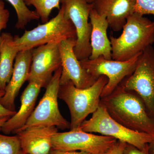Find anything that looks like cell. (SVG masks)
<instances>
[{
  "mask_svg": "<svg viewBox=\"0 0 154 154\" xmlns=\"http://www.w3.org/2000/svg\"><path fill=\"white\" fill-rule=\"evenodd\" d=\"M100 103L110 116L122 125L134 131L154 135V119L134 92L119 85L111 94L101 98Z\"/></svg>",
  "mask_w": 154,
  "mask_h": 154,
  "instance_id": "cell-1",
  "label": "cell"
},
{
  "mask_svg": "<svg viewBox=\"0 0 154 154\" xmlns=\"http://www.w3.org/2000/svg\"><path fill=\"white\" fill-rule=\"evenodd\" d=\"M119 37L110 36L112 59L124 61L154 43V22L134 13L127 19Z\"/></svg>",
  "mask_w": 154,
  "mask_h": 154,
  "instance_id": "cell-2",
  "label": "cell"
},
{
  "mask_svg": "<svg viewBox=\"0 0 154 154\" xmlns=\"http://www.w3.org/2000/svg\"><path fill=\"white\" fill-rule=\"evenodd\" d=\"M108 81L107 77L100 76L92 86L84 89L76 88L71 81L60 85L58 98L69 110L70 130L79 127L88 116L99 108L102 91Z\"/></svg>",
  "mask_w": 154,
  "mask_h": 154,
  "instance_id": "cell-3",
  "label": "cell"
},
{
  "mask_svg": "<svg viewBox=\"0 0 154 154\" xmlns=\"http://www.w3.org/2000/svg\"><path fill=\"white\" fill-rule=\"evenodd\" d=\"M70 38L77 39L76 31L71 20L65 17L61 7L57 15L48 22L32 30H25L21 37L14 36V43L20 51Z\"/></svg>",
  "mask_w": 154,
  "mask_h": 154,
  "instance_id": "cell-4",
  "label": "cell"
},
{
  "mask_svg": "<svg viewBox=\"0 0 154 154\" xmlns=\"http://www.w3.org/2000/svg\"><path fill=\"white\" fill-rule=\"evenodd\" d=\"M77 128L85 132L113 137L140 149L149 143L153 138L152 135L134 131L122 125L110 116L101 103L92 117L85 120Z\"/></svg>",
  "mask_w": 154,
  "mask_h": 154,
  "instance_id": "cell-5",
  "label": "cell"
},
{
  "mask_svg": "<svg viewBox=\"0 0 154 154\" xmlns=\"http://www.w3.org/2000/svg\"><path fill=\"white\" fill-rule=\"evenodd\" d=\"M61 72V66L54 74L45 88L43 97L26 124L18 131L31 127L38 126H55L63 130L70 128V123L61 114L58 102Z\"/></svg>",
  "mask_w": 154,
  "mask_h": 154,
  "instance_id": "cell-6",
  "label": "cell"
},
{
  "mask_svg": "<svg viewBox=\"0 0 154 154\" xmlns=\"http://www.w3.org/2000/svg\"><path fill=\"white\" fill-rule=\"evenodd\" d=\"M120 85L139 96L149 115L154 119V49L152 45L143 51L133 72Z\"/></svg>",
  "mask_w": 154,
  "mask_h": 154,
  "instance_id": "cell-7",
  "label": "cell"
},
{
  "mask_svg": "<svg viewBox=\"0 0 154 154\" xmlns=\"http://www.w3.org/2000/svg\"><path fill=\"white\" fill-rule=\"evenodd\" d=\"M142 52L124 61L107 60L100 56L94 60L86 59L80 61V62L86 71L95 79H98L102 75H105L108 79V82L101 94L102 98L111 94L125 79L133 72Z\"/></svg>",
  "mask_w": 154,
  "mask_h": 154,
  "instance_id": "cell-8",
  "label": "cell"
},
{
  "mask_svg": "<svg viewBox=\"0 0 154 154\" xmlns=\"http://www.w3.org/2000/svg\"><path fill=\"white\" fill-rule=\"evenodd\" d=\"M64 15L70 19L76 31V43L74 48L76 57L81 61L89 58L91 54L92 25L89 22L93 5L86 0H61Z\"/></svg>",
  "mask_w": 154,
  "mask_h": 154,
  "instance_id": "cell-9",
  "label": "cell"
},
{
  "mask_svg": "<svg viewBox=\"0 0 154 154\" xmlns=\"http://www.w3.org/2000/svg\"><path fill=\"white\" fill-rule=\"evenodd\" d=\"M114 138L98 135L79 129L57 133L53 137V149L103 154L116 143Z\"/></svg>",
  "mask_w": 154,
  "mask_h": 154,
  "instance_id": "cell-10",
  "label": "cell"
},
{
  "mask_svg": "<svg viewBox=\"0 0 154 154\" xmlns=\"http://www.w3.org/2000/svg\"><path fill=\"white\" fill-rule=\"evenodd\" d=\"M59 43H50L33 48L27 81L46 88L54 74L61 66Z\"/></svg>",
  "mask_w": 154,
  "mask_h": 154,
  "instance_id": "cell-11",
  "label": "cell"
},
{
  "mask_svg": "<svg viewBox=\"0 0 154 154\" xmlns=\"http://www.w3.org/2000/svg\"><path fill=\"white\" fill-rule=\"evenodd\" d=\"M76 39L70 38L59 43L62 67L60 85L71 81L76 88L84 89L91 87L97 80L86 71L75 55Z\"/></svg>",
  "mask_w": 154,
  "mask_h": 154,
  "instance_id": "cell-12",
  "label": "cell"
},
{
  "mask_svg": "<svg viewBox=\"0 0 154 154\" xmlns=\"http://www.w3.org/2000/svg\"><path fill=\"white\" fill-rule=\"evenodd\" d=\"M58 132L55 126H33L16 133L24 154H49L53 149L52 139Z\"/></svg>",
  "mask_w": 154,
  "mask_h": 154,
  "instance_id": "cell-13",
  "label": "cell"
},
{
  "mask_svg": "<svg viewBox=\"0 0 154 154\" xmlns=\"http://www.w3.org/2000/svg\"><path fill=\"white\" fill-rule=\"evenodd\" d=\"M32 50L19 51L15 59L12 76L1 100L3 106L9 110L16 111L15 99L22 86L27 81L32 62Z\"/></svg>",
  "mask_w": 154,
  "mask_h": 154,
  "instance_id": "cell-14",
  "label": "cell"
},
{
  "mask_svg": "<svg viewBox=\"0 0 154 154\" xmlns=\"http://www.w3.org/2000/svg\"><path fill=\"white\" fill-rule=\"evenodd\" d=\"M93 9L100 15H105L112 30L120 31L127 19L134 13L135 0H94Z\"/></svg>",
  "mask_w": 154,
  "mask_h": 154,
  "instance_id": "cell-15",
  "label": "cell"
},
{
  "mask_svg": "<svg viewBox=\"0 0 154 154\" xmlns=\"http://www.w3.org/2000/svg\"><path fill=\"white\" fill-rule=\"evenodd\" d=\"M41 85L30 82L21 95L19 110L4 123L1 130L6 134H16L26 124L35 109V104L41 88Z\"/></svg>",
  "mask_w": 154,
  "mask_h": 154,
  "instance_id": "cell-16",
  "label": "cell"
},
{
  "mask_svg": "<svg viewBox=\"0 0 154 154\" xmlns=\"http://www.w3.org/2000/svg\"><path fill=\"white\" fill-rule=\"evenodd\" d=\"M89 18L92 27L91 36L92 52L89 59L94 60L102 56L106 59L112 60V48L107 35L109 24L107 18L93 8Z\"/></svg>",
  "mask_w": 154,
  "mask_h": 154,
  "instance_id": "cell-17",
  "label": "cell"
},
{
  "mask_svg": "<svg viewBox=\"0 0 154 154\" xmlns=\"http://www.w3.org/2000/svg\"><path fill=\"white\" fill-rule=\"evenodd\" d=\"M0 44V90H5L11 80L14 61L19 51L14 43V37L10 33H3Z\"/></svg>",
  "mask_w": 154,
  "mask_h": 154,
  "instance_id": "cell-18",
  "label": "cell"
},
{
  "mask_svg": "<svg viewBox=\"0 0 154 154\" xmlns=\"http://www.w3.org/2000/svg\"><path fill=\"white\" fill-rule=\"evenodd\" d=\"M14 7L17 17L16 28L23 29L32 20L40 19L35 11L28 9L24 0H7Z\"/></svg>",
  "mask_w": 154,
  "mask_h": 154,
  "instance_id": "cell-19",
  "label": "cell"
},
{
  "mask_svg": "<svg viewBox=\"0 0 154 154\" xmlns=\"http://www.w3.org/2000/svg\"><path fill=\"white\" fill-rule=\"evenodd\" d=\"M61 0H24L28 6H33L42 23L49 21V17L52 10L60 9Z\"/></svg>",
  "mask_w": 154,
  "mask_h": 154,
  "instance_id": "cell-20",
  "label": "cell"
},
{
  "mask_svg": "<svg viewBox=\"0 0 154 154\" xmlns=\"http://www.w3.org/2000/svg\"><path fill=\"white\" fill-rule=\"evenodd\" d=\"M21 143L18 136L0 134V154H22Z\"/></svg>",
  "mask_w": 154,
  "mask_h": 154,
  "instance_id": "cell-21",
  "label": "cell"
},
{
  "mask_svg": "<svg viewBox=\"0 0 154 154\" xmlns=\"http://www.w3.org/2000/svg\"><path fill=\"white\" fill-rule=\"evenodd\" d=\"M134 13L144 16H154V0H135Z\"/></svg>",
  "mask_w": 154,
  "mask_h": 154,
  "instance_id": "cell-22",
  "label": "cell"
},
{
  "mask_svg": "<svg viewBox=\"0 0 154 154\" xmlns=\"http://www.w3.org/2000/svg\"><path fill=\"white\" fill-rule=\"evenodd\" d=\"M10 12L5 8V3L0 0V29H5L10 18Z\"/></svg>",
  "mask_w": 154,
  "mask_h": 154,
  "instance_id": "cell-23",
  "label": "cell"
},
{
  "mask_svg": "<svg viewBox=\"0 0 154 154\" xmlns=\"http://www.w3.org/2000/svg\"><path fill=\"white\" fill-rule=\"evenodd\" d=\"M127 144V143L125 142L117 140L114 145L103 154H124Z\"/></svg>",
  "mask_w": 154,
  "mask_h": 154,
  "instance_id": "cell-24",
  "label": "cell"
},
{
  "mask_svg": "<svg viewBox=\"0 0 154 154\" xmlns=\"http://www.w3.org/2000/svg\"><path fill=\"white\" fill-rule=\"evenodd\" d=\"M124 154H150L148 144L144 148L140 149L134 146L127 143L125 149Z\"/></svg>",
  "mask_w": 154,
  "mask_h": 154,
  "instance_id": "cell-25",
  "label": "cell"
},
{
  "mask_svg": "<svg viewBox=\"0 0 154 154\" xmlns=\"http://www.w3.org/2000/svg\"><path fill=\"white\" fill-rule=\"evenodd\" d=\"M5 94V90H0V119L8 117L11 118L16 113L17 111L9 110L3 106L1 102V99Z\"/></svg>",
  "mask_w": 154,
  "mask_h": 154,
  "instance_id": "cell-26",
  "label": "cell"
},
{
  "mask_svg": "<svg viewBox=\"0 0 154 154\" xmlns=\"http://www.w3.org/2000/svg\"><path fill=\"white\" fill-rule=\"evenodd\" d=\"M49 154H92L90 153L78 151H62L52 149Z\"/></svg>",
  "mask_w": 154,
  "mask_h": 154,
  "instance_id": "cell-27",
  "label": "cell"
},
{
  "mask_svg": "<svg viewBox=\"0 0 154 154\" xmlns=\"http://www.w3.org/2000/svg\"><path fill=\"white\" fill-rule=\"evenodd\" d=\"M148 148L150 154H154V135L151 141L148 143Z\"/></svg>",
  "mask_w": 154,
  "mask_h": 154,
  "instance_id": "cell-28",
  "label": "cell"
},
{
  "mask_svg": "<svg viewBox=\"0 0 154 154\" xmlns=\"http://www.w3.org/2000/svg\"><path fill=\"white\" fill-rule=\"evenodd\" d=\"M9 118H8V117H6V118L0 119V129H1L2 127L3 126L4 123H5Z\"/></svg>",
  "mask_w": 154,
  "mask_h": 154,
  "instance_id": "cell-29",
  "label": "cell"
},
{
  "mask_svg": "<svg viewBox=\"0 0 154 154\" xmlns=\"http://www.w3.org/2000/svg\"><path fill=\"white\" fill-rule=\"evenodd\" d=\"M86 1H87L88 3H90V4H92L94 2V0H86Z\"/></svg>",
  "mask_w": 154,
  "mask_h": 154,
  "instance_id": "cell-30",
  "label": "cell"
},
{
  "mask_svg": "<svg viewBox=\"0 0 154 154\" xmlns=\"http://www.w3.org/2000/svg\"><path fill=\"white\" fill-rule=\"evenodd\" d=\"M2 30V29H0V44H1V38H2V37H1V35H2V34H1V30Z\"/></svg>",
  "mask_w": 154,
  "mask_h": 154,
  "instance_id": "cell-31",
  "label": "cell"
},
{
  "mask_svg": "<svg viewBox=\"0 0 154 154\" xmlns=\"http://www.w3.org/2000/svg\"><path fill=\"white\" fill-rule=\"evenodd\" d=\"M22 154H24L22 153Z\"/></svg>",
  "mask_w": 154,
  "mask_h": 154,
  "instance_id": "cell-32",
  "label": "cell"
}]
</instances>
